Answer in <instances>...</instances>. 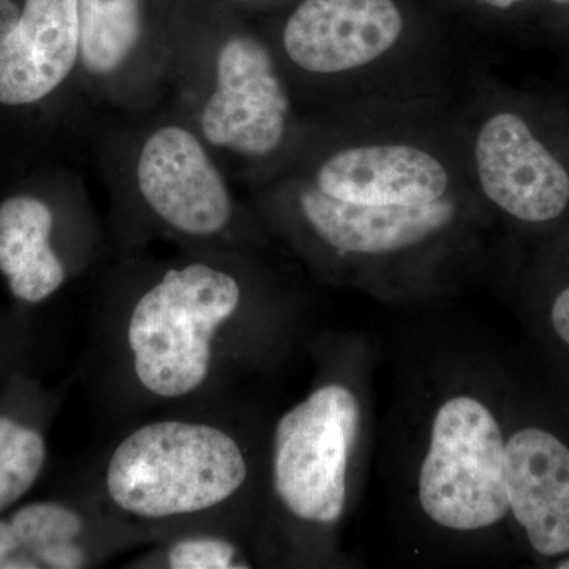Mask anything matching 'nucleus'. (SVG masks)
Segmentation results:
<instances>
[{
  "label": "nucleus",
  "mask_w": 569,
  "mask_h": 569,
  "mask_svg": "<svg viewBox=\"0 0 569 569\" xmlns=\"http://www.w3.org/2000/svg\"><path fill=\"white\" fill-rule=\"evenodd\" d=\"M249 477L244 448L224 427L164 418L116 445L104 462L102 490L127 522L171 529L222 511Z\"/></svg>",
  "instance_id": "obj_1"
},
{
  "label": "nucleus",
  "mask_w": 569,
  "mask_h": 569,
  "mask_svg": "<svg viewBox=\"0 0 569 569\" xmlns=\"http://www.w3.org/2000/svg\"><path fill=\"white\" fill-rule=\"evenodd\" d=\"M242 306V288L224 269L197 261L167 272L133 302L126 347L142 391L181 400L208 385L217 342Z\"/></svg>",
  "instance_id": "obj_2"
},
{
  "label": "nucleus",
  "mask_w": 569,
  "mask_h": 569,
  "mask_svg": "<svg viewBox=\"0 0 569 569\" xmlns=\"http://www.w3.org/2000/svg\"><path fill=\"white\" fill-rule=\"evenodd\" d=\"M422 511L441 529L478 531L509 515L507 438L478 397H449L438 407L419 468Z\"/></svg>",
  "instance_id": "obj_3"
},
{
  "label": "nucleus",
  "mask_w": 569,
  "mask_h": 569,
  "mask_svg": "<svg viewBox=\"0 0 569 569\" xmlns=\"http://www.w3.org/2000/svg\"><path fill=\"white\" fill-rule=\"evenodd\" d=\"M361 408L339 383L317 388L277 422L272 486L284 511L307 526H335L347 503V475Z\"/></svg>",
  "instance_id": "obj_4"
},
{
  "label": "nucleus",
  "mask_w": 569,
  "mask_h": 569,
  "mask_svg": "<svg viewBox=\"0 0 569 569\" xmlns=\"http://www.w3.org/2000/svg\"><path fill=\"white\" fill-rule=\"evenodd\" d=\"M288 112L290 100L264 44L250 36L224 41L216 84L200 112L204 140L241 156H269L282 144Z\"/></svg>",
  "instance_id": "obj_5"
},
{
  "label": "nucleus",
  "mask_w": 569,
  "mask_h": 569,
  "mask_svg": "<svg viewBox=\"0 0 569 569\" xmlns=\"http://www.w3.org/2000/svg\"><path fill=\"white\" fill-rule=\"evenodd\" d=\"M137 182L153 216L187 238H216L233 217L230 190L208 149L178 123L149 134L138 156Z\"/></svg>",
  "instance_id": "obj_6"
},
{
  "label": "nucleus",
  "mask_w": 569,
  "mask_h": 569,
  "mask_svg": "<svg viewBox=\"0 0 569 569\" xmlns=\"http://www.w3.org/2000/svg\"><path fill=\"white\" fill-rule=\"evenodd\" d=\"M475 159L486 197L520 222H552L567 211V168L520 116H492L478 134Z\"/></svg>",
  "instance_id": "obj_7"
},
{
  "label": "nucleus",
  "mask_w": 569,
  "mask_h": 569,
  "mask_svg": "<svg viewBox=\"0 0 569 569\" xmlns=\"http://www.w3.org/2000/svg\"><path fill=\"white\" fill-rule=\"evenodd\" d=\"M403 29L396 0H302L284 24L283 48L309 73H342L391 50Z\"/></svg>",
  "instance_id": "obj_8"
},
{
  "label": "nucleus",
  "mask_w": 569,
  "mask_h": 569,
  "mask_svg": "<svg viewBox=\"0 0 569 569\" xmlns=\"http://www.w3.org/2000/svg\"><path fill=\"white\" fill-rule=\"evenodd\" d=\"M509 515L539 556L569 553V447L530 426L507 440Z\"/></svg>",
  "instance_id": "obj_9"
},
{
  "label": "nucleus",
  "mask_w": 569,
  "mask_h": 569,
  "mask_svg": "<svg viewBox=\"0 0 569 569\" xmlns=\"http://www.w3.org/2000/svg\"><path fill=\"white\" fill-rule=\"evenodd\" d=\"M310 230L326 246L346 254H392L425 244L455 222L456 206L443 198L419 206L347 203L317 187L299 193Z\"/></svg>",
  "instance_id": "obj_10"
},
{
  "label": "nucleus",
  "mask_w": 569,
  "mask_h": 569,
  "mask_svg": "<svg viewBox=\"0 0 569 569\" xmlns=\"http://www.w3.org/2000/svg\"><path fill=\"white\" fill-rule=\"evenodd\" d=\"M78 0H26L0 43V103L22 107L54 92L80 61Z\"/></svg>",
  "instance_id": "obj_11"
},
{
  "label": "nucleus",
  "mask_w": 569,
  "mask_h": 569,
  "mask_svg": "<svg viewBox=\"0 0 569 569\" xmlns=\"http://www.w3.org/2000/svg\"><path fill=\"white\" fill-rule=\"evenodd\" d=\"M449 178L443 164L413 146H359L326 159L317 173L320 192L372 206H419L441 200Z\"/></svg>",
  "instance_id": "obj_12"
},
{
  "label": "nucleus",
  "mask_w": 569,
  "mask_h": 569,
  "mask_svg": "<svg viewBox=\"0 0 569 569\" xmlns=\"http://www.w3.org/2000/svg\"><path fill=\"white\" fill-rule=\"evenodd\" d=\"M97 553L88 515L62 501H32L0 518V569H81Z\"/></svg>",
  "instance_id": "obj_13"
},
{
  "label": "nucleus",
  "mask_w": 569,
  "mask_h": 569,
  "mask_svg": "<svg viewBox=\"0 0 569 569\" xmlns=\"http://www.w3.org/2000/svg\"><path fill=\"white\" fill-rule=\"evenodd\" d=\"M54 216L32 194H13L0 203V272L11 295L28 305L51 298L66 282L61 257L51 246Z\"/></svg>",
  "instance_id": "obj_14"
},
{
  "label": "nucleus",
  "mask_w": 569,
  "mask_h": 569,
  "mask_svg": "<svg viewBox=\"0 0 569 569\" xmlns=\"http://www.w3.org/2000/svg\"><path fill=\"white\" fill-rule=\"evenodd\" d=\"M77 6L81 66L91 77H110L140 43V0H78Z\"/></svg>",
  "instance_id": "obj_15"
},
{
  "label": "nucleus",
  "mask_w": 569,
  "mask_h": 569,
  "mask_svg": "<svg viewBox=\"0 0 569 569\" xmlns=\"http://www.w3.org/2000/svg\"><path fill=\"white\" fill-rule=\"evenodd\" d=\"M47 452L40 430L0 413V516L33 488L47 463Z\"/></svg>",
  "instance_id": "obj_16"
},
{
  "label": "nucleus",
  "mask_w": 569,
  "mask_h": 569,
  "mask_svg": "<svg viewBox=\"0 0 569 569\" xmlns=\"http://www.w3.org/2000/svg\"><path fill=\"white\" fill-rule=\"evenodd\" d=\"M156 567L171 569H242L252 565L230 539L209 533L176 538L157 552Z\"/></svg>",
  "instance_id": "obj_17"
},
{
  "label": "nucleus",
  "mask_w": 569,
  "mask_h": 569,
  "mask_svg": "<svg viewBox=\"0 0 569 569\" xmlns=\"http://www.w3.org/2000/svg\"><path fill=\"white\" fill-rule=\"evenodd\" d=\"M550 328L563 346L569 348V284L560 291L550 306Z\"/></svg>",
  "instance_id": "obj_18"
},
{
  "label": "nucleus",
  "mask_w": 569,
  "mask_h": 569,
  "mask_svg": "<svg viewBox=\"0 0 569 569\" xmlns=\"http://www.w3.org/2000/svg\"><path fill=\"white\" fill-rule=\"evenodd\" d=\"M22 11L14 0H0V43L9 39L21 21Z\"/></svg>",
  "instance_id": "obj_19"
},
{
  "label": "nucleus",
  "mask_w": 569,
  "mask_h": 569,
  "mask_svg": "<svg viewBox=\"0 0 569 569\" xmlns=\"http://www.w3.org/2000/svg\"><path fill=\"white\" fill-rule=\"evenodd\" d=\"M481 2L493 10H509L519 6V3L527 2V0H481Z\"/></svg>",
  "instance_id": "obj_20"
},
{
  "label": "nucleus",
  "mask_w": 569,
  "mask_h": 569,
  "mask_svg": "<svg viewBox=\"0 0 569 569\" xmlns=\"http://www.w3.org/2000/svg\"><path fill=\"white\" fill-rule=\"evenodd\" d=\"M556 567L560 569H569V557H565V559L557 561Z\"/></svg>",
  "instance_id": "obj_21"
},
{
  "label": "nucleus",
  "mask_w": 569,
  "mask_h": 569,
  "mask_svg": "<svg viewBox=\"0 0 569 569\" xmlns=\"http://www.w3.org/2000/svg\"><path fill=\"white\" fill-rule=\"evenodd\" d=\"M549 2L556 3V6H569V0H549Z\"/></svg>",
  "instance_id": "obj_22"
}]
</instances>
